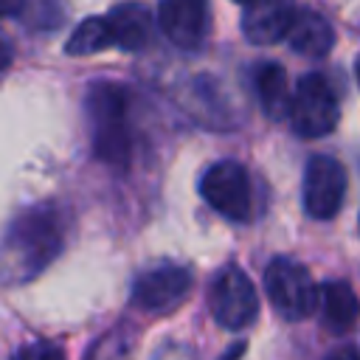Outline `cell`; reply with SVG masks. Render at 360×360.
<instances>
[{"label": "cell", "mask_w": 360, "mask_h": 360, "mask_svg": "<svg viewBox=\"0 0 360 360\" xmlns=\"http://www.w3.org/2000/svg\"><path fill=\"white\" fill-rule=\"evenodd\" d=\"M65 222L53 205L25 208L6 231L3 267L8 281H25L45 270L62 250Z\"/></svg>", "instance_id": "1"}, {"label": "cell", "mask_w": 360, "mask_h": 360, "mask_svg": "<svg viewBox=\"0 0 360 360\" xmlns=\"http://www.w3.org/2000/svg\"><path fill=\"white\" fill-rule=\"evenodd\" d=\"M87 115L93 127V152L110 166H127L132 135L127 121V90L112 82H96L87 90Z\"/></svg>", "instance_id": "2"}, {"label": "cell", "mask_w": 360, "mask_h": 360, "mask_svg": "<svg viewBox=\"0 0 360 360\" xmlns=\"http://www.w3.org/2000/svg\"><path fill=\"white\" fill-rule=\"evenodd\" d=\"M264 290L276 312L287 321H304L315 309V284L307 267L295 259L276 256L264 270Z\"/></svg>", "instance_id": "3"}, {"label": "cell", "mask_w": 360, "mask_h": 360, "mask_svg": "<svg viewBox=\"0 0 360 360\" xmlns=\"http://www.w3.org/2000/svg\"><path fill=\"white\" fill-rule=\"evenodd\" d=\"M290 124L301 138H323L338 124V96L321 73L298 79L290 107Z\"/></svg>", "instance_id": "4"}, {"label": "cell", "mask_w": 360, "mask_h": 360, "mask_svg": "<svg viewBox=\"0 0 360 360\" xmlns=\"http://www.w3.org/2000/svg\"><path fill=\"white\" fill-rule=\"evenodd\" d=\"M200 191L205 202L233 222H248L253 217V188L242 163L219 160L211 163L200 180Z\"/></svg>", "instance_id": "5"}, {"label": "cell", "mask_w": 360, "mask_h": 360, "mask_svg": "<svg viewBox=\"0 0 360 360\" xmlns=\"http://www.w3.org/2000/svg\"><path fill=\"white\" fill-rule=\"evenodd\" d=\"M208 307L219 326L245 329L248 323H253L259 312V295H256L253 281L239 267L231 264L214 278L211 292H208Z\"/></svg>", "instance_id": "6"}, {"label": "cell", "mask_w": 360, "mask_h": 360, "mask_svg": "<svg viewBox=\"0 0 360 360\" xmlns=\"http://www.w3.org/2000/svg\"><path fill=\"white\" fill-rule=\"evenodd\" d=\"M346 197V172L329 155H312L304 169V208L315 219H332Z\"/></svg>", "instance_id": "7"}, {"label": "cell", "mask_w": 360, "mask_h": 360, "mask_svg": "<svg viewBox=\"0 0 360 360\" xmlns=\"http://www.w3.org/2000/svg\"><path fill=\"white\" fill-rule=\"evenodd\" d=\"M158 25L174 48L197 51L211 28L208 0H160Z\"/></svg>", "instance_id": "8"}, {"label": "cell", "mask_w": 360, "mask_h": 360, "mask_svg": "<svg viewBox=\"0 0 360 360\" xmlns=\"http://www.w3.org/2000/svg\"><path fill=\"white\" fill-rule=\"evenodd\" d=\"M191 287V273L180 264H160L143 270L132 284V301L146 312H169L177 307Z\"/></svg>", "instance_id": "9"}, {"label": "cell", "mask_w": 360, "mask_h": 360, "mask_svg": "<svg viewBox=\"0 0 360 360\" xmlns=\"http://www.w3.org/2000/svg\"><path fill=\"white\" fill-rule=\"evenodd\" d=\"M295 11L292 0H250L242 14V34L253 45H273L287 37Z\"/></svg>", "instance_id": "10"}, {"label": "cell", "mask_w": 360, "mask_h": 360, "mask_svg": "<svg viewBox=\"0 0 360 360\" xmlns=\"http://www.w3.org/2000/svg\"><path fill=\"white\" fill-rule=\"evenodd\" d=\"M287 45L301 53V56H309V59H318V56H326L335 45V28L332 22L312 11V8H298L295 11V20L290 22V31H287Z\"/></svg>", "instance_id": "11"}, {"label": "cell", "mask_w": 360, "mask_h": 360, "mask_svg": "<svg viewBox=\"0 0 360 360\" xmlns=\"http://www.w3.org/2000/svg\"><path fill=\"white\" fill-rule=\"evenodd\" d=\"M321 323L332 335H346L360 315V301L349 281H326L318 287Z\"/></svg>", "instance_id": "12"}, {"label": "cell", "mask_w": 360, "mask_h": 360, "mask_svg": "<svg viewBox=\"0 0 360 360\" xmlns=\"http://www.w3.org/2000/svg\"><path fill=\"white\" fill-rule=\"evenodd\" d=\"M112 39L121 51H143L152 37V14L138 3H124L107 11Z\"/></svg>", "instance_id": "13"}, {"label": "cell", "mask_w": 360, "mask_h": 360, "mask_svg": "<svg viewBox=\"0 0 360 360\" xmlns=\"http://www.w3.org/2000/svg\"><path fill=\"white\" fill-rule=\"evenodd\" d=\"M256 93L270 118H284L292 107V93L287 82V70L278 62H262L256 70Z\"/></svg>", "instance_id": "14"}, {"label": "cell", "mask_w": 360, "mask_h": 360, "mask_svg": "<svg viewBox=\"0 0 360 360\" xmlns=\"http://www.w3.org/2000/svg\"><path fill=\"white\" fill-rule=\"evenodd\" d=\"M110 45H115V39H112V28H110L107 14H104V17H87V20H82L73 28L65 51L70 56H87V53H98V51H104Z\"/></svg>", "instance_id": "15"}, {"label": "cell", "mask_w": 360, "mask_h": 360, "mask_svg": "<svg viewBox=\"0 0 360 360\" xmlns=\"http://www.w3.org/2000/svg\"><path fill=\"white\" fill-rule=\"evenodd\" d=\"M20 360H31V357H51V360H59L62 357V349L59 346H51V343H34V346H25L22 352H17Z\"/></svg>", "instance_id": "16"}, {"label": "cell", "mask_w": 360, "mask_h": 360, "mask_svg": "<svg viewBox=\"0 0 360 360\" xmlns=\"http://www.w3.org/2000/svg\"><path fill=\"white\" fill-rule=\"evenodd\" d=\"M22 3H25V0H3V14H6V17L20 14V11H22Z\"/></svg>", "instance_id": "17"}, {"label": "cell", "mask_w": 360, "mask_h": 360, "mask_svg": "<svg viewBox=\"0 0 360 360\" xmlns=\"http://www.w3.org/2000/svg\"><path fill=\"white\" fill-rule=\"evenodd\" d=\"M354 76H357V84H360V59H357V65H354Z\"/></svg>", "instance_id": "18"}, {"label": "cell", "mask_w": 360, "mask_h": 360, "mask_svg": "<svg viewBox=\"0 0 360 360\" xmlns=\"http://www.w3.org/2000/svg\"><path fill=\"white\" fill-rule=\"evenodd\" d=\"M233 3H239V6H248V3H250V0H233Z\"/></svg>", "instance_id": "19"}]
</instances>
